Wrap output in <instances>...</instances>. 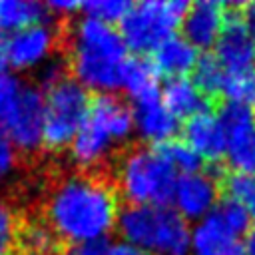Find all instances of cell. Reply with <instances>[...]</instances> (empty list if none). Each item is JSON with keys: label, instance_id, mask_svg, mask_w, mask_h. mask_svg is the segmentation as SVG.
Masks as SVG:
<instances>
[{"label": "cell", "instance_id": "1", "mask_svg": "<svg viewBox=\"0 0 255 255\" xmlns=\"http://www.w3.org/2000/svg\"><path fill=\"white\" fill-rule=\"evenodd\" d=\"M118 189L94 173H72L60 177L48 191L44 221L60 241L70 247L102 245L120 221Z\"/></svg>", "mask_w": 255, "mask_h": 255}, {"label": "cell", "instance_id": "2", "mask_svg": "<svg viewBox=\"0 0 255 255\" xmlns=\"http://www.w3.org/2000/svg\"><path fill=\"white\" fill-rule=\"evenodd\" d=\"M129 50L116 26L80 16L68 38V70L72 78L96 96L122 88Z\"/></svg>", "mask_w": 255, "mask_h": 255}, {"label": "cell", "instance_id": "3", "mask_svg": "<svg viewBox=\"0 0 255 255\" xmlns=\"http://www.w3.org/2000/svg\"><path fill=\"white\" fill-rule=\"evenodd\" d=\"M133 129V108L118 94L92 98L88 118L70 145V159L86 173L100 169L122 147Z\"/></svg>", "mask_w": 255, "mask_h": 255}, {"label": "cell", "instance_id": "4", "mask_svg": "<svg viewBox=\"0 0 255 255\" xmlns=\"http://www.w3.org/2000/svg\"><path fill=\"white\" fill-rule=\"evenodd\" d=\"M118 231L147 255H189L191 227L169 205H128L120 213Z\"/></svg>", "mask_w": 255, "mask_h": 255}, {"label": "cell", "instance_id": "5", "mask_svg": "<svg viewBox=\"0 0 255 255\" xmlns=\"http://www.w3.org/2000/svg\"><path fill=\"white\" fill-rule=\"evenodd\" d=\"M177 177L161 147L135 145L118 161L116 189L128 205H167Z\"/></svg>", "mask_w": 255, "mask_h": 255}, {"label": "cell", "instance_id": "6", "mask_svg": "<svg viewBox=\"0 0 255 255\" xmlns=\"http://www.w3.org/2000/svg\"><path fill=\"white\" fill-rule=\"evenodd\" d=\"M187 6L181 0H141L131 4L120 24L128 50L135 56L153 54L165 40L181 32Z\"/></svg>", "mask_w": 255, "mask_h": 255}, {"label": "cell", "instance_id": "7", "mask_svg": "<svg viewBox=\"0 0 255 255\" xmlns=\"http://www.w3.org/2000/svg\"><path fill=\"white\" fill-rule=\"evenodd\" d=\"M92 106L90 92L72 76L44 92V133L42 147L66 151L82 129Z\"/></svg>", "mask_w": 255, "mask_h": 255}, {"label": "cell", "instance_id": "8", "mask_svg": "<svg viewBox=\"0 0 255 255\" xmlns=\"http://www.w3.org/2000/svg\"><path fill=\"white\" fill-rule=\"evenodd\" d=\"M219 183L209 171H193L177 177L171 207L185 221H203L219 203Z\"/></svg>", "mask_w": 255, "mask_h": 255}, {"label": "cell", "instance_id": "9", "mask_svg": "<svg viewBox=\"0 0 255 255\" xmlns=\"http://www.w3.org/2000/svg\"><path fill=\"white\" fill-rule=\"evenodd\" d=\"M56 46L58 32L48 20L28 26L16 34H10V68L16 72H38L48 60L56 56Z\"/></svg>", "mask_w": 255, "mask_h": 255}, {"label": "cell", "instance_id": "10", "mask_svg": "<svg viewBox=\"0 0 255 255\" xmlns=\"http://www.w3.org/2000/svg\"><path fill=\"white\" fill-rule=\"evenodd\" d=\"M213 56L227 72H255V40L243 14H231L213 46Z\"/></svg>", "mask_w": 255, "mask_h": 255}, {"label": "cell", "instance_id": "11", "mask_svg": "<svg viewBox=\"0 0 255 255\" xmlns=\"http://www.w3.org/2000/svg\"><path fill=\"white\" fill-rule=\"evenodd\" d=\"M229 12L221 2L215 0H199L187 6L183 24H181V36L187 38L197 50L213 48L225 30V24L229 20Z\"/></svg>", "mask_w": 255, "mask_h": 255}, {"label": "cell", "instance_id": "12", "mask_svg": "<svg viewBox=\"0 0 255 255\" xmlns=\"http://www.w3.org/2000/svg\"><path fill=\"white\" fill-rule=\"evenodd\" d=\"M183 141L201 157V161L213 163L227 157L229 139L217 112L203 110L197 116L185 120Z\"/></svg>", "mask_w": 255, "mask_h": 255}, {"label": "cell", "instance_id": "13", "mask_svg": "<svg viewBox=\"0 0 255 255\" xmlns=\"http://www.w3.org/2000/svg\"><path fill=\"white\" fill-rule=\"evenodd\" d=\"M133 129L143 145L161 147L175 139L179 131V120L159 100L133 106Z\"/></svg>", "mask_w": 255, "mask_h": 255}, {"label": "cell", "instance_id": "14", "mask_svg": "<svg viewBox=\"0 0 255 255\" xmlns=\"http://www.w3.org/2000/svg\"><path fill=\"white\" fill-rule=\"evenodd\" d=\"M243 239L211 213L191 227L189 255H245Z\"/></svg>", "mask_w": 255, "mask_h": 255}, {"label": "cell", "instance_id": "15", "mask_svg": "<svg viewBox=\"0 0 255 255\" xmlns=\"http://www.w3.org/2000/svg\"><path fill=\"white\" fill-rule=\"evenodd\" d=\"M199 58V50L181 34L171 36L151 54V62L157 74L167 80L187 78L191 72H195Z\"/></svg>", "mask_w": 255, "mask_h": 255}, {"label": "cell", "instance_id": "16", "mask_svg": "<svg viewBox=\"0 0 255 255\" xmlns=\"http://www.w3.org/2000/svg\"><path fill=\"white\" fill-rule=\"evenodd\" d=\"M159 74L151 60L145 56H129L124 76H122V88L126 98L133 102V106L153 102L161 98V84Z\"/></svg>", "mask_w": 255, "mask_h": 255}, {"label": "cell", "instance_id": "17", "mask_svg": "<svg viewBox=\"0 0 255 255\" xmlns=\"http://www.w3.org/2000/svg\"><path fill=\"white\" fill-rule=\"evenodd\" d=\"M161 102L177 120H189L207 110V96L189 76L165 80L161 86Z\"/></svg>", "mask_w": 255, "mask_h": 255}, {"label": "cell", "instance_id": "18", "mask_svg": "<svg viewBox=\"0 0 255 255\" xmlns=\"http://www.w3.org/2000/svg\"><path fill=\"white\" fill-rule=\"evenodd\" d=\"M48 8L34 0H0V32L10 36L48 20Z\"/></svg>", "mask_w": 255, "mask_h": 255}, {"label": "cell", "instance_id": "19", "mask_svg": "<svg viewBox=\"0 0 255 255\" xmlns=\"http://www.w3.org/2000/svg\"><path fill=\"white\" fill-rule=\"evenodd\" d=\"M62 241L44 219H32L20 225L18 251L24 255H56Z\"/></svg>", "mask_w": 255, "mask_h": 255}, {"label": "cell", "instance_id": "20", "mask_svg": "<svg viewBox=\"0 0 255 255\" xmlns=\"http://www.w3.org/2000/svg\"><path fill=\"white\" fill-rule=\"evenodd\" d=\"M221 126L227 133L229 143L255 131V110L249 104H235V102H225L219 112H217Z\"/></svg>", "mask_w": 255, "mask_h": 255}, {"label": "cell", "instance_id": "21", "mask_svg": "<svg viewBox=\"0 0 255 255\" xmlns=\"http://www.w3.org/2000/svg\"><path fill=\"white\" fill-rule=\"evenodd\" d=\"M28 88L30 84L20 76H14L10 72L0 76V128H6V124L12 120V116L24 102Z\"/></svg>", "mask_w": 255, "mask_h": 255}, {"label": "cell", "instance_id": "22", "mask_svg": "<svg viewBox=\"0 0 255 255\" xmlns=\"http://www.w3.org/2000/svg\"><path fill=\"white\" fill-rule=\"evenodd\" d=\"M225 74H227V70L211 54V56H201L199 58V64L193 72V80L203 90L205 96H221Z\"/></svg>", "mask_w": 255, "mask_h": 255}, {"label": "cell", "instance_id": "23", "mask_svg": "<svg viewBox=\"0 0 255 255\" xmlns=\"http://www.w3.org/2000/svg\"><path fill=\"white\" fill-rule=\"evenodd\" d=\"M129 8H131V2H126V0H90L82 4V16L116 26L124 22Z\"/></svg>", "mask_w": 255, "mask_h": 255}, {"label": "cell", "instance_id": "24", "mask_svg": "<svg viewBox=\"0 0 255 255\" xmlns=\"http://www.w3.org/2000/svg\"><path fill=\"white\" fill-rule=\"evenodd\" d=\"M227 197L241 203L249 219L255 223V173H233L225 183Z\"/></svg>", "mask_w": 255, "mask_h": 255}, {"label": "cell", "instance_id": "25", "mask_svg": "<svg viewBox=\"0 0 255 255\" xmlns=\"http://www.w3.org/2000/svg\"><path fill=\"white\" fill-rule=\"evenodd\" d=\"M255 92V72H227L221 88V98L225 102L249 104Z\"/></svg>", "mask_w": 255, "mask_h": 255}, {"label": "cell", "instance_id": "26", "mask_svg": "<svg viewBox=\"0 0 255 255\" xmlns=\"http://www.w3.org/2000/svg\"><path fill=\"white\" fill-rule=\"evenodd\" d=\"M163 153L167 155L169 163L173 165V169L177 171V175H185V173H193L199 171L203 161L201 157L183 141V139H171L169 143L161 145Z\"/></svg>", "mask_w": 255, "mask_h": 255}, {"label": "cell", "instance_id": "27", "mask_svg": "<svg viewBox=\"0 0 255 255\" xmlns=\"http://www.w3.org/2000/svg\"><path fill=\"white\" fill-rule=\"evenodd\" d=\"M227 161L235 173H255V131L229 143Z\"/></svg>", "mask_w": 255, "mask_h": 255}, {"label": "cell", "instance_id": "28", "mask_svg": "<svg viewBox=\"0 0 255 255\" xmlns=\"http://www.w3.org/2000/svg\"><path fill=\"white\" fill-rule=\"evenodd\" d=\"M20 223L12 207L0 205V255H14L18 249Z\"/></svg>", "mask_w": 255, "mask_h": 255}, {"label": "cell", "instance_id": "29", "mask_svg": "<svg viewBox=\"0 0 255 255\" xmlns=\"http://www.w3.org/2000/svg\"><path fill=\"white\" fill-rule=\"evenodd\" d=\"M20 149L12 141V137L0 128V183L8 181L20 163Z\"/></svg>", "mask_w": 255, "mask_h": 255}, {"label": "cell", "instance_id": "30", "mask_svg": "<svg viewBox=\"0 0 255 255\" xmlns=\"http://www.w3.org/2000/svg\"><path fill=\"white\" fill-rule=\"evenodd\" d=\"M66 78H70V76H68V60H62V58H58V56H54L52 60H48V62L38 70V80H40V84H42L46 90L54 88L56 84L64 82Z\"/></svg>", "mask_w": 255, "mask_h": 255}, {"label": "cell", "instance_id": "31", "mask_svg": "<svg viewBox=\"0 0 255 255\" xmlns=\"http://www.w3.org/2000/svg\"><path fill=\"white\" fill-rule=\"evenodd\" d=\"M82 4L84 2H78V0H56V2L46 4V8L54 16H74L78 12L82 14Z\"/></svg>", "mask_w": 255, "mask_h": 255}, {"label": "cell", "instance_id": "32", "mask_svg": "<svg viewBox=\"0 0 255 255\" xmlns=\"http://www.w3.org/2000/svg\"><path fill=\"white\" fill-rule=\"evenodd\" d=\"M106 255H147V253H143L141 249H137L128 241H116L106 247Z\"/></svg>", "mask_w": 255, "mask_h": 255}, {"label": "cell", "instance_id": "33", "mask_svg": "<svg viewBox=\"0 0 255 255\" xmlns=\"http://www.w3.org/2000/svg\"><path fill=\"white\" fill-rule=\"evenodd\" d=\"M62 255H106L104 245H76L66 249Z\"/></svg>", "mask_w": 255, "mask_h": 255}, {"label": "cell", "instance_id": "34", "mask_svg": "<svg viewBox=\"0 0 255 255\" xmlns=\"http://www.w3.org/2000/svg\"><path fill=\"white\" fill-rule=\"evenodd\" d=\"M10 70V50H8V36L0 32V76L8 74Z\"/></svg>", "mask_w": 255, "mask_h": 255}, {"label": "cell", "instance_id": "35", "mask_svg": "<svg viewBox=\"0 0 255 255\" xmlns=\"http://www.w3.org/2000/svg\"><path fill=\"white\" fill-rule=\"evenodd\" d=\"M243 20H245V24H247V28H249V32H251V36H253V40H255V2L245 8Z\"/></svg>", "mask_w": 255, "mask_h": 255}, {"label": "cell", "instance_id": "36", "mask_svg": "<svg viewBox=\"0 0 255 255\" xmlns=\"http://www.w3.org/2000/svg\"><path fill=\"white\" fill-rule=\"evenodd\" d=\"M243 247H245V255H255V227H251L249 233L245 235Z\"/></svg>", "mask_w": 255, "mask_h": 255}, {"label": "cell", "instance_id": "37", "mask_svg": "<svg viewBox=\"0 0 255 255\" xmlns=\"http://www.w3.org/2000/svg\"><path fill=\"white\" fill-rule=\"evenodd\" d=\"M251 102H253V110H255V92H253V100Z\"/></svg>", "mask_w": 255, "mask_h": 255}]
</instances>
